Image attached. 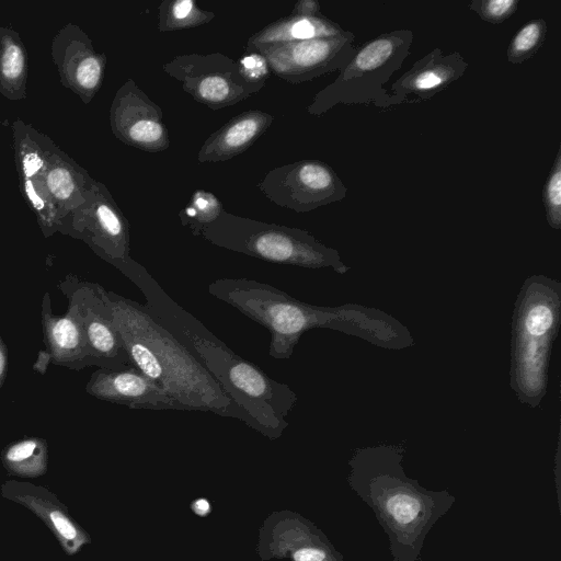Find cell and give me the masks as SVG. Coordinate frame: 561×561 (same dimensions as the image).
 Wrapping results in <instances>:
<instances>
[{
	"label": "cell",
	"instance_id": "obj_1",
	"mask_svg": "<svg viewBox=\"0 0 561 561\" xmlns=\"http://www.w3.org/2000/svg\"><path fill=\"white\" fill-rule=\"evenodd\" d=\"M115 267L141 290L149 312L203 364L224 392L252 419L256 431L271 438L280 436L298 400L296 392L236 354L178 305L141 264L130 257Z\"/></svg>",
	"mask_w": 561,
	"mask_h": 561
},
{
	"label": "cell",
	"instance_id": "obj_2",
	"mask_svg": "<svg viewBox=\"0 0 561 561\" xmlns=\"http://www.w3.org/2000/svg\"><path fill=\"white\" fill-rule=\"evenodd\" d=\"M208 293L267 329L271 334L268 355L275 359H289L302 334L311 329L336 330L390 350L414 344L411 332L379 309L357 304L314 306L270 284L245 277L215 279Z\"/></svg>",
	"mask_w": 561,
	"mask_h": 561
},
{
	"label": "cell",
	"instance_id": "obj_3",
	"mask_svg": "<svg viewBox=\"0 0 561 561\" xmlns=\"http://www.w3.org/2000/svg\"><path fill=\"white\" fill-rule=\"evenodd\" d=\"M404 455L402 445L358 448L348 460L347 482L387 535L392 561H422L426 536L456 497L448 490H428L409 478Z\"/></svg>",
	"mask_w": 561,
	"mask_h": 561
},
{
	"label": "cell",
	"instance_id": "obj_4",
	"mask_svg": "<svg viewBox=\"0 0 561 561\" xmlns=\"http://www.w3.org/2000/svg\"><path fill=\"white\" fill-rule=\"evenodd\" d=\"M104 297L131 364L173 399L181 410L238 419L256 430L252 419L145 305L106 289Z\"/></svg>",
	"mask_w": 561,
	"mask_h": 561
},
{
	"label": "cell",
	"instance_id": "obj_5",
	"mask_svg": "<svg viewBox=\"0 0 561 561\" xmlns=\"http://www.w3.org/2000/svg\"><path fill=\"white\" fill-rule=\"evenodd\" d=\"M560 313L558 280L534 275L524 282L513 313L510 386L517 399L531 408H537L547 392Z\"/></svg>",
	"mask_w": 561,
	"mask_h": 561
},
{
	"label": "cell",
	"instance_id": "obj_6",
	"mask_svg": "<svg viewBox=\"0 0 561 561\" xmlns=\"http://www.w3.org/2000/svg\"><path fill=\"white\" fill-rule=\"evenodd\" d=\"M202 237L214 245L271 263L307 268H331L345 274L350 267L340 253L310 232L264 222L222 210Z\"/></svg>",
	"mask_w": 561,
	"mask_h": 561
},
{
	"label": "cell",
	"instance_id": "obj_7",
	"mask_svg": "<svg viewBox=\"0 0 561 561\" xmlns=\"http://www.w3.org/2000/svg\"><path fill=\"white\" fill-rule=\"evenodd\" d=\"M413 38L411 30L400 28L356 45L336 79L314 94L307 112L321 116L337 104H373L385 108L388 94L385 84L401 69Z\"/></svg>",
	"mask_w": 561,
	"mask_h": 561
},
{
	"label": "cell",
	"instance_id": "obj_8",
	"mask_svg": "<svg viewBox=\"0 0 561 561\" xmlns=\"http://www.w3.org/2000/svg\"><path fill=\"white\" fill-rule=\"evenodd\" d=\"M162 70L181 82L195 101L214 111L244 101L262 89L245 82L237 60L222 53L182 54L163 64Z\"/></svg>",
	"mask_w": 561,
	"mask_h": 561
},
{
	"label": "cell",
	"instance_id": "obj_9",
	"mask_svg": "<svg viewBox=\"0 0 561 561\" xmlns=\"http://www.w3.org/2000/svg\"><path fill=\"white\" fill-rule=\"evenodd\" d=\"M257 188L277 206L307 213L345 198L347 187L325 162L305 159L270 170Z\"/></svg>",
	"mask_w": 561,
	"mask_h": 561
},
{
	"label": "cell",
	"instance_id": "obj_10",
	"mask_svg": "<svg viewBox=\"0 0 561 561\" xmlns=\"http://www.w3.org/2000/svg\"><path fill=\"white\" fill-rule=\"evenodd\" d=\"M58 288L78 307L89 366L119 369L131 365L105 300V288L98 283L81 280L75 275H67Z\"/></svg>",
	"mask_w": 561,
	"mask_h": 561
},
{
	"label": "cell",
	"instance_id": "obj_11",
	"mask_svg": "<svg viewBox=\"0 0 561 561\" xmlns=\"http://www.w3.org/2000/svg\"><path fill=\"white\" fill-rule=\"evenodd\" d=\"M355 35L343 34L294 43L260 47L273 72L291 84L311 81L320 76L340 71L356 49Z\"/></svg>",
	"mask_w": 561,
	"mask_h": 561
},
{
	"label": "cell",
	"instance_id": "obj_12",
	"mask_svg": "<svg viewBox=\"0 0 561 561\" xmlns=\"http://www.w3.org/2000/svg\"><path fill=\"white\" fill-rule=\"evenodd\" d=\"M110 125L123 144L147 152L170 147L161 107L133 79L117 90L110 108Z\"/></svg>",
	"mask_w": 561,
	"mask_h": 561
},
{
	"label": "cell",
	"instance_id": "obj_13",
	"mask_svg": "<svg viewBox=\"0 0 561 561\" xmlns=\"http://www.w3.org/2000/svg\"><path fill=\"white\" fill-rule=\"evenodd\" d=\"M71 228L75 237L110 264L130 259L128 221L102 183L95 182L89 202L75 213Z\"/></svg>",
	"mask_w": 561,
	"mask_h": 561
},
{
	"label": "cell",
	"instance_id": "obj_14",
	"mask_svg": "<svg viewBox=\"0 0 561 561\" xmlns=\"http://www.w3.org/2000/svg\"><path fill=\"white\" fill-rule=\"evenodd\" d=\"M468 66L459 51L444 54L442 48H434L391 84L385 108L432 99L459 80Z\"/></svg>",
	"mask_w": 561,
	"mask_h": 561
},
{
	"label": "cell",
	"instance_id": "obj_15",
	"mask_svg": "<svg viewBox=\"0 0 561 561\" xmlns=\"http://www.w3.org/2000/svg\"><path fill=\"white\" fill-rule=\"evenodd\" d=\"M53 56L62 82L89 103L101 88L105 55L94 50L80 28L68 25L54 41Z\"/></svg>",
	"mask_w": 561,
	"mask_h": 561
},
{
	"label": "cell",
	"instance_id": "obj_16",
	"mask_svg": "<svg viewBox=\"0 0 561 561\" xmlns=\"http://www.w3.org/2000/svg\"><path fill=\"white\" fill-rule=\"evenodd\" d=\"M0 494L44 522L68 556L78 553L90 542L89 535L72 518L67 506L48 489L27 481L9 480L0 485Z\"/></svg>",
	"mask_w": 561,
	"mask_h": 561
},
{
	"label": "cell",
	"instance_id": "obj_17",
	"mask_svg": "<svg viewBox=\"0 0 561 561\" xmlns=\"http://www.w3.org/2000/svg\"><path fill=\"white\" fill-rule=\"evenodd\" d=\"M85 391L96 399L129 409L181 410L173 399L133 364L119 369H96L88 380Z\"/></svg>",
	"mask_w": 561,
	"mask_h": 561
},
{
	"label": "cell",
	"instance_id": "obj_18",
	"mask_svg": "<svg viewBox=\"0 0 561 561\" xmlns=\"http://www.w3.org/2000/svg\"><path fill=\"white\" fill-rule=\"evenodd\" d=\"M50 297L42 301V324L46 352L50 363L80 370L89 366L85 337L77 305L68 299L64 316L53 313Z\"/></svg>",
	"mask_w": 561,
	"mask_h": 561
},
{
	"label": "cell",
	"instance_id": "obj_19",
	"mask_svg": "<svg viewBox=\"0 0 561 561\" xmlns=\"http://www.w3.org/2000/svg\"><path fill=\"white\" fill-rule=\"evenodd\" d=\"M274 116L260 110L244 111L210 134L197 152L199 163L230 160L247 151L272 125Z\"/></svg>",
	"mask_w": 561,
	"mask_h": 561
},
{
	"label": "cell",
	"instance_id": "obj_20",
	"mask_svg": "<svg viewBox=\"0 0 561 561\" xmlns=\"http://www.w3.org/2000/svg\"><path fill=\"white\" fill-rule=\"evenodd\" d=\"M62 157V154H61ZM51 151H46L45 168L42 172V181L45 190L57 209L60 218V209L75 213L80 210L88 202L95 184L85 172L70 161H66ZM61 222V219H60Z\"/></svg>",
	"mask_w": 561,
	"mask_h": 561
},
{
	"label": "cell",
	"instance_id": "obj_21",
	"mask_svg": "<svg viewBox=\"0 0 561 561\" xmlns=\"http://www.w3.org/2000/svg\"><path fill=\"white\" fill-rule=\"evenodd\" d=\"M345 32L340 24L323 14L318 16L289 14L252 34L244 49L245 53H255L257 48L264 46L332 37Z\"/></svg>",
	"mask_w": 561,
	"mask_h": 561
},
{
	"label": "cell",
	"instance_id": "obj_22",
	"mask_svg": "<svg viewBox=\"0 0 561 561\" xmlns=\"http://www.w3.org/2000/svg\"><path fill=\"white\" fill-rule=\"evenodd\" d=\"M27 58L14 31L0 27V91L11 100L25 98Z\"/></svg>",
	"mask_w": 561,
	"mask_h": 561
},
{
	"label": "cell",
	"instance_id": "obj_23",
	"mask_svg": "<svg viewBox=\"0 0 561 561\" xmlns=\"http://www.w3.org/2000/svg\"><path fill=\"white\" fill-rule=\"evenodd\" d=\"M1 462L9 474L20 478L44 476L48 465L47 442L41 437H26L7 445Z\"/></svg>",
	"mask_w": 561,
	"mask_h": 561
},
{
	"label": "cell",
	"instance_id": "obj_24",
	"mask_svg": "<svg viewBox=\"0 0 561 561\" xmlns=\"http://www.w3.org/2000/svg\"><path fill=\"white\" fill-rule=\"evenodd\" d=\"M215 13L201 9L193 0H164L158 7V30L173 32L209 23Z\"/></svg>",
	"mask_w": 561,
	"mask_h": 561
},
{
	"label": "cell",
	"instance_id": "obj_25",
	"mask_svg": "<svg viewBox=\"0 0 561 561\" xmlns=\"http://www.w3.org/2000/svg\"><path fill=\"white\" fill-rule=\"evenodd\" d=\"M224 209L215 194L198 188L192 194L188 204L179 213V218L182 226L187 227L193 236L198 237Z\"/></svg>",
	"mask_w": 561,
	"mask_h": 561
},
{
	"label": "cell",
	"instance_id": "obj_26",
	"mask_svg": "<svg viewBox=\"0 0 561 561\" xmlns=\"http://www.w3.org/2000/svg\"><path fill=\"white\" fill-rule=\"evenodd\" d=\"M547 31V22L542 18L526 22L510 42L507 60L513 65H519L534 57L543 45Z\"/></svg>",
	"mask_w": 561,
	"mask_h": 561
},
{
	"label": "cell",
	"instance_id": "obj_27",
	"mask_svg": "<svg viewBox=\"0 0 561 561\" xmlns=\"http://www.w3.org/2000/svg\"><path fill=\"white\" fill-rule=\"evenodd\" d=\"M542 203L548 225L561 228V148H558L554 161L542 188Z\"/></svg>",
	"mask_w": 561,
	"mask_h": 561
},
{
	"label": "cell",
	"instance_id": "obj_28",
	"mask_svg": "<svg viewBox=\"0 0 561 561\" xmlns=\"http://www.w3.org/2000/svg\"><path fill=\"white\" fill-rule=\"evenodd\" d=\"M519 0H472L468 7L481 20L501 24L516 12Z\"/></svg>",
	"mask_w": 561,
	"mask_h": 561
},
{
	"label": "cell",
	"instance_id": "obj_29",
	"mask_svg": "<svg viewBox=\"0 0 561 561\" xmlns=\"http://www.w3.org/2000/svg\"><path fill=\"white\" fill-rule=\"evenodd\" d=\"M237 64L245 82L264 88L271 70L262 54L244 53V55L237 60Z\"/></svg>",
	"mask_w": 561,
	"mask_h": 561
},
{
	"label": "cell",
	"instance_id": "obj_30",
	"mask_svg": "<svg viewBox=\"0 0 561 561\" xmlns=\"http://www.w3.org/2000/svg\"><path fill=\"white\" fill-rule=\"evenodd\" d=\"M290 14L306 16L321 15L320 2L317 0H299L295 3Z\"/></svg>",
	"mask_w": 561,
	"mask_h": 561
},
{
	"label": "cell",
	"instance_id": "obj_31",
	"mask_svg": "<svg viewBox=\"0 0 561 561\" xmlns=\"http://www.w3.org/2000/svg\"><path fill=\"white\" fill-rule=\"evenodd\" d=\"M8 359V348L0 335V391L7 376Z\"/></svg>",
	"mask_w": 561,
	"mask_h": 561
},
{
	"label": "cell",
	"instance_id": "obj_32",
	"mask_svg": "<svg viewBox=\"0 0 561 561\" xmlns=\"http://www.w3.org/2000/svg\"><path fill=\"white\" fill-rule=\"evenodd\" d=\"M50 363L48 353L39 352L37 360L34 363V369L41 374H45L47 365Z\"/></svg>",
	"mask_w": 561,
	"mask_h": 561
},
{
	"label": "cell",
	"instance_id": "obj_33",
	"mask_svg": "<svg viewBox=\"0 0 561 561\" xmlns=\"http://www.w3.org/2000/svg\"><path fill=\"white\" fill-rule=\"evenodd\" d=\"M193 510L196 514L204 516L209 512V504L206 500L201 499L193 504Z\"/></svg>",
	"mask_w": 561,
	"mask_h": 561
}]
</instances>
